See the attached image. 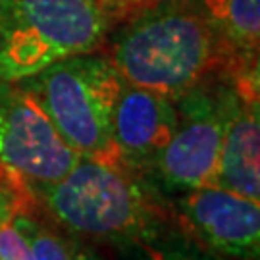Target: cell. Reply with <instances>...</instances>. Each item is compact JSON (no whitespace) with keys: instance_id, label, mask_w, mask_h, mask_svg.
Listing matches in <instances>:
<instances>
[{"instance_id":"1","label":"cell","mask_w":260,"mask_h":260,"mask_svg":"<svg viewBox=\"0 0 260 260\" xmlns=\"http://www.w3.org/2000/svg\"><path fill=\"white\" fill-rule=\"evenodd\" d=\"M37 195L66 232L118 247H154L170 220L137 174L94 158L81 156L62 179L39 187Z\"/></svg>"},{"instance_id":"2","label":"cell","mask_w":260,"mask_h":260,"mask_svg":"<svg viewBox=\"0 0 260 260\" xmlns=\"http://www.w3.org/2000/svg\"><path fill=\"white\" fill-rule=\"evenodd\" d=\"M225 54L195 0H156L120 31L110 62L129 85L179 99Z\"/></svg>"},{"instance_id":"3","label":"cell","mask_w":260,"mask_h":260,"mask_svg":"<svg viewBox=\"0 0 260 260\" xmlns=\"http://www.w3.org/2000/svg\"><path fill=\"white\" fill-rule=\"evenodd\" d=\"M16 83L37 99L79 156L121 164L112 141V120L123 79L108 56H72Z\"/></svg>"},{"instance_id":"4","label":"cell","mask_w":260,"mask_h":260,"mask_svg":"<svg viewBox=\"0 0 260 260\" xmlns=\"http://www.w3.org/2000/svg\"><path fill=\"white\" fill-rule=\"evenodd\" d=\"M108 31L96 0H0V83L93 52Z\"/></svg>"},{"instance_id":"5","label":"cell","mask_w":260,"mask_h":260,"mask_svg":"<svg viewBox=\"0 0 260 260\" xmlns=\"http://www.w3.org/2000/svg\"><path fill=\"white\" fill-rule=\"evenodd\" d=\"M232 101L233 91L210 93L201 85L176 99L174 133L149 170L166 191L181 195L214 185Z\"/></svg>"},{"instance_id":"6","label":"cell","mask_w":260,"mask_h":260,"mask_svg":"<svg viewBox=\"0 0 260 260\" xmlns=\"http://www.w3.org/2000/svg\"><path fill=\"white\" fill-rule=\"evenodd\" d=\"M79 158L23 85L0 83V166L39 189L62 179Z\"/></svg>"},{"instance_id":"7","label":"cell","mask_w":260,"mask_h":260,"mask_svg":"<svg viewBox=\"0 0 260 260\" xmlns=\"http://www.w3.org/2000/svg\"><path fill=\"white\" fill-rule=\"evenodd\" d=\"M176 220L193 241L225 260H260V203L222 187L181 193Z\"/></svg>"},{"instance_id":"8","label":"cell","mask_w":260,"mask_h":260,"mask_svg":"<svg viewBox=\"0 0 260 260\" xmlns=\"http://www.w3.org/2000/svg\"><path fill=\"white\" fill-rule=\"evenodd\" d=\"M176 121L174 99L123 81L112 120V141L121 164L137 176L149 174Z\"/></svg>"},{"instance_id":"9","label":"cell","mask_w":260,"mask_h":260,"mask_svg":"<svg viewBox=\"0 0 260 260\" xmlns=\"http://www.w3.org/2000/svg\"><path fill=\"white\" fill-rule=\"evenodd\" d=\"M214 185L260 203L258 77L239 75L223 131Z\"/></svg>"},{"instance_id":"10","label":"cell","mask_w":260,"mask_h":260,"mask_svg":"<svg viewBox=\"0 0 260 260\" xmlns=\"http://www.w3.org/2000/svg\"><path fill=\"white\" fill-rule=\"evenodd\" d=\"M218 35L225 54L256 62L260 43V0H195Z\"/></svg>"},{"instance_id":"11","label":"cell","mask_w":260,"mask_h":260,"mask_svg":"<svg viewBox=\"0 0 260 260\" xmlns=\"http://www.w3.org/2000/svg\"><path fill=\"white\" fill-rule=\"evenodd\" d=\"M14 225L27 241L33 260H77V243L37 220L31 210L16 214Z\"/></svg>"},{"instance_id":"12","label":"cell","mask_w":260,"mask_h":260,"mask_svg":"<svg viewBox=\"0 0 260 260\" xmlns=\"http://www.w3.org/2000/svg\"><path fill=\"white\" fill-rule=\"evenodd\" d=\"M35 193L25 179L0 166V223L12 222L21 210H31Z\"/></svg>"},{"instance_id":"13","label":"cell","mask_w":260,"mask_h":260,"mask_svg":"<svg viewBox=\"0 0 260 260\" xmlns=\"http://www.w3.org/2000/svg\"><path fill=\"white\" fill-rule=\"evenodd\" d=\"M0 260H33L27 241L14 225V220L0 223Z\"/></svg>"},{"instance_id":"14","label":"cell","mask_w":260,"mask_h":260,"mask_svg":"<svg viewBox=\"0 0 260 260\" xmlns=\"http://www.w3.org/2000/svg\"><path fill=\"white\" fill-rule=\"evenodd\" d=\"M149 258L147 260H210L206 254L193 251L189 247H174V245H162L156 243L154 247H149Z\"/></svg>"},{"instance_id":"15","label":"cell","mask_w":260,"mask_h":260,"mask_svg":"<svg viewBox=\"0 0 260 260\" xmlns=\"http://www.w3.org/2000/svg\"><path fill=\"white\" fill-rule=\"evenodd\" d=\"M96 2L110 14L114 10H129L137 8V6H149L156 0H96Z\"/></svg>"},{"instance_id":"16","label":"cell","mask_w":260,"mask_h":260,"mask_svg":"<svg viewBox=\"0 0 260 260\" xmlns=\"http://www.w3.org/2000/svg\"><path fill=\"white\" fill-rule=\"evenodd\" d=\"M77 260H101L94 252L83 249L81 245H77Z\"/></svg>"}]
</instances>
